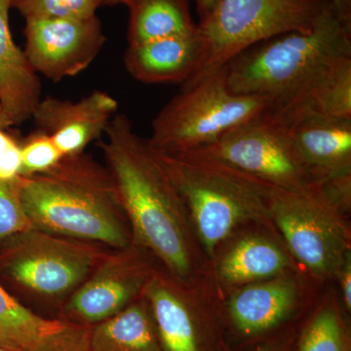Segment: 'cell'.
Instances as JSON below:
<instances>
[{"label": "cell", "mask_w": 351, "mask_h": 351, "mask_svg": "<svg viewBox=\"0 0 351 351\" xmlns=\"http://www.w3.org/2000/svg\"><path fill=\"white\" fill-rule=\"evenodd\" d=\"M99 141L133 244L149 252L178 282L200 285L209 263L186 204L156 152L124 113L113 117Z\"/></svg>", "instance_id": "cell-1"}, {"label": "cell", "mask_w": 351, "mask_h": 351, "mask_svg": "<svg viewBox=\"0 0 351 351\" xmlns=\"http://www.w3.org/2000/svg\"><path fill=\"white\" fill-rule=\"evenodd\" d=\"M351 57V0H330L313 31L289 32L240 53L226 64L233 93L262 97L267 114L287 123L343 58Z\"/></svg>", "instance_id": "cell-2"}, {"label": "cell", "mask_w": 351, "mask_h": 351, "mask_svg": "<svg viewBox=\"0 0 351 351\" xmlns=\"http://www.w3.org/2000/svg\"><path fill=\"white\" fill-rule=\"evenodd\" d=\"M21 199L32 228L123 249L133 244L128 219L106 166L82 154L22 177Z\"/></svg>", "instance_id": "cell-3"}, {"label": "cell", "mask_w": 351, "mask_h": 351, "mask_svg": "<svg viewBox=\"0 0 351 351\" xmlns=\"http://www.w3.org/2000/svg\"><path fill=\"white\" fill-rule=\"evenodd\" d=\"M156 154L186 204L208 263L242 226H274L270 184L208 157Z\"/></svg>", "instance_id": "cell-4"}, {"label": "cell", "mask_w": 351, "mask_h": 351, "mask_svg": "<svg viewBox=\"0 0 351 351\" xmlns=\"http://www.w3.org/2000/svg\"><path fill=\"white\" fill-rule=\"evenodd\" d=\"M110 250L29 228L0 245V279L25 299L61 309Z\"/></svg>", "instance_id": "cell-5"}, {"label": "cell", "mask_w": 351, "mask_h": 351, "mask_svg": "<svg viewBox=\"0 0 351 351\" xmlns=\"http://www.w3.org/2000/svg\"><path fill=\"white\" fill-rule=\"evenodd\" d=\"M330 0H219L200 20L196 32L203 44L199 69L182 88L193 86L230 61L269 39L313 31Z\"/></svg>", "instance_id": "cell-6"}, {"label": "cell", "mask_w": 351, "mask_h": 351, "mask_svg": "<svg viewBox=\"0 0 351 351\" xmlns=\"http://www.w3.org/2000/svg\"><path fill=\"white\" fill-rule=\"evenodd\" d=\"M267 110L262 97L233 93L226 66L193 86L182 88L152 120L147 144L158 154H188Z\"/></svg>", "instance_id": "cell-7"}, {"label": "cell", "mask_w": 351, "mask_h": 351, "mask_svg": "<svg viewBox=\"0 0 351 351\" xmlns=\"http://www.w3.org/2000/svg\"><path fill=\"white\" fill-rule=\"evenodd\" d=\"M269 214L295 262L318 279L338 276L350 253L348 213L319 186L304 191L271 186Z\"/></svg>", "instance_id": "cell-8"}, {"label": "cell", "mask_w": 351, "mask_h": 351, "mask_svg": "<svg viewBox=\"0 0 351 351\" xmlns=\"http://www.w3.org/2000/svg\"><path fill=\"white\" fill-rule=\"evenodd\" d=\"M188 154L225 163L274 188L304 191L319 186L298 154L288 127L265 112Z\"/></svg>", "instance_id": "cell-9"}, {"label": "cell", "mask_w": 351, "mask_h": 351, "mask_svg": "<svg viewBox=\"0 0 351 351\" xmlns=\"http://www.w3.org/2000/svg\"><path fill=\"white\" fill-rule=\"evenodd\" d=\"M159 263L137 245L110 249L62 306L66 319L96 325L123 311L142 297Z\"/></svg>", "instance_id": "cell-10"}, {"label": "cell", "mask_w": 351, "mask_h": 351, "mask_svg": "<svg viewBox=\"0 0 351 351\" xmlns=\"http://www.w3.org/2000/svg\"><path fill=\"white\" fill-rule=\"evenodd\" d=\"M24 52L38 75L52 82L84 71L105 45L98 16L25 20Z\"/></svg>", "instance_id": "cell-11"}, {"label": "cell", "mask_w": 351, "mask_h": 351, "mask_svg": "<svg viewBox=\"0 0 351 351\" xmlns=\"http://www.w3.org/2000/svg\"><path fill=\"white\" fill-rule=\"evenodd\" d=\"M117 110V99L95 90L77 101L41 98L32 119L38 130L50 136L64 156H71L82 154L92 142L101 140Z\"/></svg>", "instance_id": "cell-12"}, {"label": "cell", "mask_w": 351, "mask_h": 351, "mask_svg": "<svg viewBox=\"0 0 351 351\" xmlns=\"http://www.w3.org/2000/svg\"><path fill=\"white\" fill-rule=\"evenodd\" d=\"M285 125L302 162L318 184L351 176V119L306 110Z\"/></svg>", "instance_id": "cell-13"}, {"label": "cell", "mask_w": 351, "mask_h": 351, "mask_svg": "<svg viewBox=\"0 0 351 351\" xmlns=\"http://www.w3.org/2000/svg\"><path fill=\"white\" fill-rule=\"evenodd\" d=\"M89 329L41 317L0 284V346L9 351H86Z\"/></svg>", "instance_id": "cell-14"}, {"label": "cell", "mask_w": 351, "mask_h": 351, "mask_svg": "<svg viewBox=\"0 0 351 351\" xmlns=\"http://www.w3.org/2000/svg\"><path fill=\"white\" fill-rule=\"evenodd\" d=\"M200 285L178 282L159 265L145 286L143 295L163 351H202L196 320Z\"/></svg>", "instance_id": "cell-15"}, {"label": "cell", "mask_w": 351, "mask_h": 351, "mask_svg": "<svg viewBox=\"0 0 351 351\" xmlns=\"http://www.w3.org/2000/svg\"><path fill=\"white\" fill-rule=\"evenodd\" d=\"M301 289L295 272L242 286L228 298V315L245 336L269 331L294 311L301 299Z\"/></svg>", "instance_id": "cell-16"}, {"label": "cell", "mask_w": 351, "mask_h": 351, "mask_svg": "<svg viewBox=\"0 0 351 351\" xmlns=\"http://www.w3.org/2000/svg\"><path fill=\"white\" fill-rule=\"evenodd\" d=\"M219 289H235L295 272L294 258L276 240L258 233L243 235L219 251L213 262Z\"/></svg>", "instance_id": "cell-17"}, {"label": "cell", "mask_w": 351, "mask_h": 351, "mask_svg": "<svg viewBox=\"0 0 351 351\" xmlns=\"http://www.w3.org/2000/svg\"><path fill=\"white\" fill-rule=\"evenodd\" d=\"M202 57V41L195 31L188 36L128 45L124 64L134 80L145 84L184 85L199 69Z\"/></svg>", "instance_id": "cell-18"}, {"label": "cell", "mask_w": 351, "mask_h": 351, "mask_svg": "<svg viewBox=\"0 0 351 351\" xmlns=\"http://www.w3.org/2000/svg\"><path fill=\"white\" fill-rule=\"evenodd\" d=\"M11 0H0V113L9 127L32 119L41 100L39 75L14 41Z\"/></svg>", "instance_id": "cell-19"}, {"label": "cell", "mask_w": 351, "mask_h": 351, "mask_svg": "<svg viewBox=\"0 0 351 351\" xmlns=\"http://www.w3.org/2000/svg\"><path fill=\"white\" fill-rule=\"evenodd\" d=\"M86 351H163L144 295L89 329Z\"/></svg>", "instance_id": "cell-20"}, {"label": "cell", "mask_w": 351, "mask_h": 351, "mask_svg": "<svg viewBox=\"0 0 351 351\" xmlns=\"http://www.w3.org/2000/svg\"><path fill=\"white\" fill-rule=\"evenodd\" d=\"M128 45L188 36L196 31L188 0H129Z\"/></svg>", "instance_id": "cell-21"}, {"label": "cell", "mask_w": 351, "mask_h": 351, "mask_svg": "<svg viewBox=\"0 0 351 351\" xmlns=\"http://www.w3.org/2000/svg\"><path fill=\"white\" fill-rule=\"evenodd\" d=\"M302 332L298 351H350L335 295H327Z\"/></svg>", "instance_id": "cell-22"}, {"label": "cell", "mask_w": 351, "mask_h": 351, "mask_svg": "<svg viewBox=\"0 0 351 351\" xmlns=\"http://www.w3.org/2000/svg\"><path fill=\"white\" fill-rule=\"evenodd\" d=\"M306 110L332 119H351V57L343 58L330 71L311 95Z\"/></svg>", "instance_id": "cell-23"}, {"label": "cell", "mask_w": 351, "mask_h": 351, "mask_svg": "<svg viewBox=\"0 0 351 351\" xmlns=\"http://www.w3.org/2000/svg\"><path fill=\"white\" fill-rule=\"evenodd\" d=\"M105 0H11L25 20L88 18L97 15Z\"/></svg>", "instance_id": "cell-24"}, {"label": "cell", "mask_w": 351, "mask_h": 351, "mask_svg": "<svg viewBox=\"0 0 351 351\" xmlns=\"http://www.w3.org/2000/svg\"><path fill=\"white\" fill-rule=\"evenodd\" d=\"M63 157L54 141L45 132L38 129L21 138L22 177L47 172L54 168Z\"/></svg>", "instance_id": "cell-25"}, {"label": "cell", "mask_w": 351, "mask_h": 351, "mask_svg": "<svg viewBox=\"0 0 351 351\" xmlns=\"http://www.w3.org/2000/svg\"><path fill=\"white\" fill-rule=\"evenodd\" d=\"M21 182L0 181V245L13 235L32 228L21 199Z\"/></svg>", "instance_id": "cell-26"}, {"label": "cell", "mask_w": 351, "mask_h": 351, "mask_svg": "<svg viewBox=\"0 0 351 351\" xmlns=\"http://www.w3.org/2000/svg\"><path fill=\"white\" fill-rule=\"evenodd\" d=\"M0 113V181H19L22 175L21 138L16 137Z\"/></svg>", "instance_id": "cell-27"}, {"label": "cell", "mask_w": 351, "mask_h": 351, "mask_svg": "<svg viewBox=\"0 0 351 351\" xmlns=\"http://www.w3.org/2000/svg\"><path fill=\"white\" fill-rule=\"evenodd\" d=\"M341 282V301L343 302L346 311L348 313L351 311V252L348 254L338 276Z\"/></svg>", "instance_id": "cell-28"}, {"label": "cell", "mask_w": 351, "mask_h": 351, "mask_svg": "<svg viewBox=\"0 0 351 351\" xmlns=\"http://www.w3.org/2000/svg\"><path fill=\"white\" fill-rule=\"evenodd\" d=\"M195 1L198 15H199L200 20H202L213 11L219 0H195Z\"/></svg>", "instance_id": "cell-29"}, {"label": "cell", "mask_w": 351, "mask_h": 351, "mask_svg": "<svg viewBox=\"0 0 351 351\" xmlns=\"http://www.w3.org/2000/svg\"><path fill=\"white\" fill-rule=\"evenodd\" d=\"M255 351H280V350L277 348V346L267 345L262 346V348H258V350Z\"/></svg>", "instance_id": "cell-30"}, {"label": "cell", "mask_w": 351, "mask_h": 351, "mask_svg": "<svg viewBox=\"0 0 351 351\" xmlns=\"http://www.w3.org/2000/svg\"><path fill=\"white\" fill-rule=\"evenodd\" d=\"M129 0H105V4H110V5H115V4H124L126 5Z\"/></svg>", "instance_id": "cell-31"}, {"label": "cell", "mask_w": 351, "mask_h": 351, "mask_svg": "<svg viewBox=\"0 0 351 351\" xmlns=\"http://www.w3.org/2000/svg\"><path fill=\"white\" fill-rule=\"evenodd\" d=\"M0 351H9V350H5V348H1V346H0Z\"/></svg>", "instance_id": "cell-32"}]
</instances>
